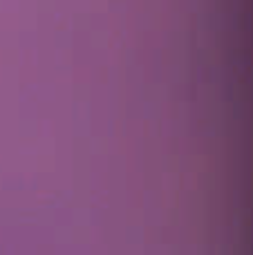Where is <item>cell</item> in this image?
<instances>
[{"instance_id": "1", "label": "cell", "mask_w": 253, "mask_h": 255, "mask_svg": "<svg viewBox=\"0 0 253 255\" xmlns=\"http://www.w3.org/2000/svg\"><path fill=\"white\" fill-rule=\"evenodd\" d=\"M245 139H247V136H245ZM231 141H236V139H231ZM220 143H222V141H220ZM209 145H213V143H209ZM200 148H202V145H200ZM191 150H193V148H191ZM182 152H184V150H182ZM173 154H175V152H173ZM166 157H168V154H166ZM157 159H159V157H157Z\"/></svg>"}]
</instances>
